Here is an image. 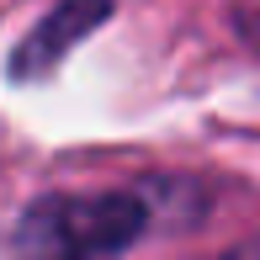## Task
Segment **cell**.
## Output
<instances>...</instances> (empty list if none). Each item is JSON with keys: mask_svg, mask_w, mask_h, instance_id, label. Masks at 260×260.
<instances>
[{"mask_svg": "<svg viewBox=\"0 0 260 260\" xmlns=\"http://www.w3.org/2000/svg\"><path fill=\"white\" fill-rule=\"evenodd\" d=\"M149 234V202L133 191H53L21 212L11 244L27 255H122Z\"/></svg>", "mask_w": 260, "mask_h": 260, "instance_id": "cell-1", "label": "cell"}, {"mask_svg": "<svg viewBox=\"0 0 260 260\" xmlns=\"http://www.w3.org/2000/svg\"><path fill=\"white\" fill-rule=\"evenodd\" d=\"M106 21H112V0H58L48 16L16 43V53H11V80H21V85L48 80L90 32L106 27Z\"/></svg>", "mask_w": 260, "mask_h": 260, "instance_id": "cell-2", "label": "cell"}, {"mask_svg": "<svg viewBox=\"0 0 260 260\" xmlns=\"http://www.w3.org/2000/svg\"><path fill=\"white\" fill-rule=\"evenodd\" d=\"M239 27H244V38L260 48V16H239Z\"/></svg>", "mask_w": 260, "mask_h": 260, "instance_id": "cell-3", "label": "cell"}]
</instances>
